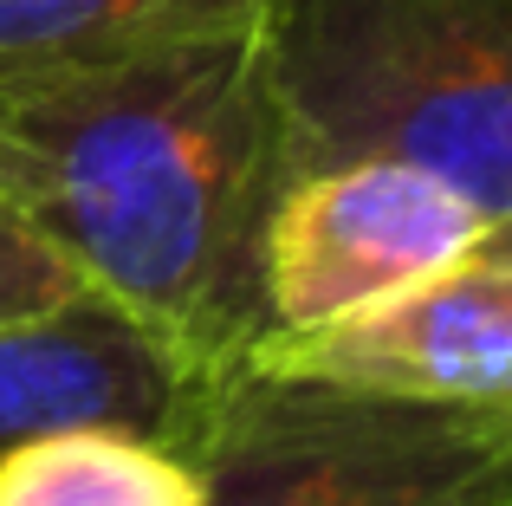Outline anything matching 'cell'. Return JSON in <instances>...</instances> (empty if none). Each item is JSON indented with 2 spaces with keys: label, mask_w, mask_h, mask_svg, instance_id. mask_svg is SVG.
Here are the masks:
<instances>
[{
  "label": "cell",
  "mask_w": 512,
  "mask_h": 506,
  "mask_svg": "<svg viewBox=\"0 0 512 506\" xmlns=\"http://www.w3.org/2000/svg\"><path fill=\"white\" fill-rule=\"evenodd\" d=\"M0 137L13 202L201 383L273 338L266 228L299 169L266 20L7 85Z\"/></svg>",
  "instance_id": "cell-1"
},
{
  "label": "cell",
  "mask_w": 512,
  "mask_h": 506,
  "mask_svg": "<svg viewBox=\"0 0 512 506\" xmlns=\"http://www.w3.org/2000/svg\"><path fill=\"white\" fill-rule=\"evenodd\" d=\"M292 169L402 156L512 215V0H279Z\"/></svg>",
  "instance_id": "cell-2"
},
{
  "label": "cell",
  "mask_w": 512,
  "mask_h": 506,
  "mask_svg": "<svg viewBox=\"0 0 512 506\" xmlns=\"http://www.w3.org/2000/svg\"><path fill=\"white\" fill-rule=\"evenodd\" d=\"M169 448L201 506H512V403H396L240 364L188 396Z\"/></svg>",
  "instance_id": "cell-3"
},
{
  "label": "cell",
  "mask_w": 512,
  "mask_h": 506,
  "mask_svg": "<svg viewBox=\"0 0 512 506\" xmlns=\"http://www.w3.org/2000/svg\"><path fill=\"white\" fill-rule=\"evenodd\" d=\"M493 221L448 176L402 156L299 169L266 228L273 331H318L474 260Z\"/></svg>",
  "instance_id": "cell-4"
},
{
  "label": "cell",
  "mask_w": 512,
  "mask_h": 506,
  "mask_svg": "<svg viewBox=\"0 0 512 506\" xmlns=\"http://www.w3.org/2000/svg\"><path fill=\"white\" fill-rule=\"evenodd\" d=\"M247 364L396 403H512V260L474 253L338 325L273 331Z\"/></svg>",
  "instance_id": "cell-5"
},
{
  "label": "cell",
  "mask_w": 512,
  "mask_h": 506,
  "mask_svg": "<svg viewBox=\"0 0 512 506\" xmlns=\"http://www.w3.org/2000/svg\"><path fill=\"white\" fill-rule=\"evenodd\" d=\"M201 377L98 286L0 325V455L59 429H137L169 442Z\"/></svg>",
  "instance_id": "cell-6"
},
{
  "label": "cell",
  "mask_w": 512,
  "mask_h": 506,
  "mask_svg": "<svg viewBox=\"0 0 512 506\" xmlns=\"http://www.w3.org/2000/svg\"><path fill=\"white\" fill-rule=\"evenodd\" d=\"M279 0H0V91L195 33L273 20Z\"/></svg>",
  "instance_id": "cell-7"
},
{
  "label": "cell",
  "mask_w": 512,
  "mask_h": 506,
  "mask_svg": "<svg viewBox=\"0 0 512 506\" xmlns=\"http://www.w3.org/2000/svg\"><path fill=\"white\" fill-rule=\"evenodd\" d=\"M0 506H201V474L137 429H59L0 455Z\"/></svg>",
  "instance_id": "cell-8"
},
{
  "label": "cell",
  "mask_w": 512,
  "mask_h": 506,
  "mask_svg": "<svg viewBox=\"0 0 512 506\" xmlns=\"http://www.w3.org/2000/svg\"><path fill=\"white\" fill-rule=\"evenodd\" d=\"M72 292H85V273L52 241L13 195H0V325L26 312H52Z\"/></svg>",
  "instance_id": "cell-9"
},
{
  "label": "cell",
  "mask_w": 512,
  "mask_h": 506,
  "mask_svg": "<svg viewBox=\"0 0 512 506\" xmlns=\"http://www.w3.org/2000/svg\"><path fill=\"white\" fill-rule=\"evenodd\" d=\"M474 253H487V260H512V215L506 221H493L487 234H480V247Z\"/></svg>",
  "instance_id": "cell-10"
},
{
  "label": "cell",
  "mask_w": 512,
  "mask_h": 506,
  "mask_svg": "<svg viewBox=\"0 0 512 506\" xmlns=\"http://www.w3.org/2000/svg\"><path fill=\"white\" fill-rule=\"evenodd\" d=\"M0 195H20V156L7 137H0Z\"/></svg>",
  "instance_id": "cell-11"
}]
</instances>
